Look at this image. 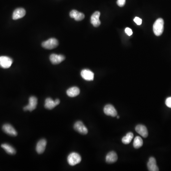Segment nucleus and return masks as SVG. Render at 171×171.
I'll return each instance as SVG.
<instances>
[{
	"label": "nucleus",
	"instance_id": "obj_1",
	"mask_svg": "<svg viewBox=\"0 0 171 171\" xmlns=\"http://www.w3.org/2000/svg\"><path fill=\"white\" fill-rule=\"evenodd\" d=\"M164 29V21L163 19L159 18L155 21L153 25V31L156 36L161 35Z\"/></svg>",
	"mask_w": 171,
	"mask_h": 171
},
{
	"label": "nucleus",
	"instance_id": "obj_2",
	"mask_svg": "<svg viewBox=\"0 0 171 171\" xmlns=\"http://www.w3.org/2000/svg\"><path fill=\"white\" fill-rule=\"evenodd\" d=\"M67 160L70 165L74 166L80 163L81 161V157L79 154L74 152L69 155Z\"/></svg>",
	"mask_w": 171,
	"mask_h": 171
},
{
	"label": "nucleus",
	"instance_id": "obj_3",
	"mask_svg": "<svg viewBox=\"0 0 171 171\" xmlns=\"http://www.w3.org/2000/svg\"><path fill=\"white\" fill-rule=\"evenodd\" d=\"M59 45L58 40L55 38H49L47 41H45L42 43L43 48L48 50H52L56 48Z\"/></svg>",
	"mask_w": 171,
	"mask_h": 171
},
{
	"label": "nucleus",
	"instance_id": "obj_4",
	"mask_svg": "<svg viewBox=\"0 0 171 171\" xmlns=\"http://www.w3.org/2000/svg\"><path fill=\"white\" fill-rule=\"evenodd\" d=\"M38 104V99L36 97L34 96L30 97L29 99V104L23 108L25 111H32L36 108Z\"/></svg>",
	"mask_w": 171,
	"mask_h": 171
},
{
	"label": "nucleus",
	"instance_id": "obj_5",
	"mask_svg": "<svg viewBox=\"0 0 171 171\" xmlns=\"http://www.w3.org/2000/svg\"><path fill=\"white\" fill-rule=\"evenodd\" d=\"M74 128L75 130L82 135H86L88 133V130L84 124L80 121H77L74 124Z\"/></svg>",
	"mask_w": 171,
	"mask_h": 171
},
{
	"label": "nucleus",
	"instance_id": "obj_6",
	"mask_svg": "<svg viewBox=\"0 0 171 171\" xmlns=\"http://www.w3.org/2000/svg\"><path fill=\"white\" fill-rule=\"evenodd\" d=\"M12 60L7 56L0 57V67L3 69H8L12 65Z\"/></svg>",
	"mask_w": 171,
	"mask_h": 171
},
{
	"label": "nucleus",
	"instance_id": "obj_7",
	"mask_svg": "<svg viewBox=\"0 0 171 171\" xmlns=\"http://www.w3.org/2000/svg\"><path fill=\"white\" fill-rule=\"evenodd\" d=\"M60 103V100L59 99H56L55 100H52V98L49 97L45 100V107L48 110H52L55 106Z\"/></svg>",
	"mask_w": 171,
	"mask_h": 171
},
{
	"label": "nucleus",
	"instance_id": "obj_8",
	"mask_svg": "<svg viewBox=\"0 0 171 171\" xmlns=\"http://www.w3.org/2000/svg\"><path fill=\"white\" fill-rule=\"evenodd\" d=\"M104 112L106 115L108 116H117V111L115 110L114 106L110 104L106 105L104 108Z\"/></svg>",
	"mask_w": 171,
	"mask_h": 171
},
{
	"label": "nucleus",
	"instance_id": "obj_9",
	"mask_svg": "<svg viewBox=\"0 0 171 171\" xmlns=\"http://www.w3.org/2000/svg\"><path fill=\"white\" fill-rule=\"evenodd\" d=\"M2 129L3 131L8 135L11 136H16L17 135V132L13 127L10 124H6L2 127Z\"/></svg>",
	"mask_w": 171,
	"mask_h": 171
},
{
	"label": "nucleus",
	"instance_id": "obj_10",
	"mask_svg": "<svg viewBox=\"0 0 171 171\" xmlns=\"http://www.w3.org/2000/svg\"><path fill=\"white\" fill-rule=\"evenodd\" d=\"M65 59V57L63 55H58L56 54H52L50 57L51 62L54 65L60 64L61 62L64 61Z\"/></svg>",
	"mask_w": 171,
	"mask_h": 171
},
{
	"label": "nucleus",
	"instance_id": "obj_11",
	"mask_svg": "<svg viewBox=\"0 0 171 171\" xmlns=\"http://www.w3.org/2000/svg\"><path fill=\"white\" fill-rule=\"evenodd\" d=\"M82 78L87 81H92L94 78V74L89 70H83L81 72Z\"/></svg>",
	"mask_w": 171,
	"mask_h": 171
},
{
	"label": "nucleus",
	"instance_id": "obj_12",
	"mask_svg": "<svg viewBox=\"0 0 171 171\" xmlns=\"http://www.w3.org/2000/svg\"><path fill=\"white\" fill-rule=\"evenodd\" d=\"M26 14V11L25 9L22 8H19L15 10L12 14V19L14 20L22 18Z\"/></svg>",
	"mask_w": 171,
	"mask_h": 171
},
{
	"label": "nucleus",
	"instance_id": "obj_13",
	"mask_svg": "<svg viewBox=\"0 0 171 171\" xmlns=\"http://www.w3.org/2000/svg\"><path fill=\"white\" fill-rule=\"evenodd\" d=\"M100 16V12L98 11L95 12L91 16L90 21L91 24L95 27L99 26L101 24V22L99 20Z\"/></svg>",
	"mask_w": 171,
	"mask_h": 171
},
{
	"label": "nucleus",
	"instance_id": "obj_14",
	"mask_svg": "<svg viewBox=\"0 0 171 171\" xmlns=\"http://www.w3.org/2000/svg\"><path fill=\"white\" fill-rule=\"evenodd\" d=\"M47 145V141L45 139H42L38 142L36 150L38 154H42L44 152Z\"/></svg>",
	"mask_w": 171,
	"mask_h": 171
},
{
	"label": "nucleus",
	"instance_id": "obj_15",
	"mask_svg": "<svg viewBox=\"0 0 171 171\" xmlns=\"http://www.w3.org/2000/svg\"><path fill=\"white\" fill-rule=\"evenodd\" d=\"M70 17L74 18L77 21L82 20L85 18V15L83 13L75 10H73L70 12Z\"/></svg>",
	"mask_w": 171,
	"mask_h": 171
},
{
	"label": "nucleus",
	"instance_id": "obj_16",
	"mask_svg": "<svg viewBox=\"0 0 171 171\" xmlns=\"http://www.w3.org/2000/svg\"><path fill=\"white\" fill-rule=\"evenodd\" d=\"M136 131L137 133L141 135L143 137L146 138L148 135V130L146 126L143 125H138L136 127Z\"/></svg>",
	"mask_w": 171,
	"mask_h": 171
},
{
	"label": "nucleus",
	"instance_id": "obj_17",
	"mask_svg": "<svg viewBox=\"0 0 171 171\" xmlns=\"http://www.w3.org/2000/svg\"><path fill=\"white\" fill-rule=\"evenodd\" d=\"M147 168L150 171H158L159 168L156 165V161L154 157H151L149 158L147 163Z\"/></svg>",
	"mask_w": 171,
	"mask_h": 171
},
{
	"label": "nucleus",
	"instance_id": "obj_18",
	"mask_svg": "<svg viewBox=\"0 0 171 171\" xmlns=\"http://www.w3.org/2000/svg\"><path fill=\"white\" fill-rule=\"evenodd\" d=\"M118 157L117 154L114 151H111L108 153L106 155V160L107 163L111 164L115 163L118 160Z\"/></svg>",
	"mask_w": 171,
	"mask_h": 171
},
{
	"label": "nucleus",
	"instance_id": "obj_19",
	"mask_svg": "<svg viewBox=\"0 0 171 171\" xmlns=\"http://www.w3.org/2000/svg\"><path fill=\"white\" fill-rule=\"evenodd\" d=\"M80 93V89L77 87H73L69 88L67 91V94L70 97H73L78 96Z\"/></svg>",
	"mask_w": 171,
	"mask_h": 171
},
{
	"label": "nucleus",
	"instance_id": "obj_20",
	"mask_svg": "<svg viewBox=\"0 0 171 171\" xmlns=\"http://www.w3.org/2000/svg\"><path fill=\"white\" fill-rule=\"evenodd\" d=\"M2 147L5 150V152L9 155H14L16 154V150L12 146L8 144H3L2 145Z\"/></svg>",
	"mask_w": 171,
	"mask_h": 171
},
{
	"label": "nucleus",
	"instance_id": "obj_21",
	"mask_svg": "<svg viewBox=\"0 0 171 171\" xmlns=\"http://www.w3.org/2000/svg\"><path fill=\"white\" fill-rule=\"evenodd\" d=\"M134 135L132 132H129L126 135V136L123 137L122 139V142L123 144L128 145L129 144L133 139Z\"/></svg>",
	"mask_w": 171,
	"mask_h": 171
},
{
	"label": "nucleus",
	"instance_id": "obj_22",
	"mask_svg": "<svg viewBox=\"0 0 171 171\" xmlns=\"http://www.w3.org/2000/svg\"><path fill=\"white\" fill-rule=\"evenodd\" d=\"M143 145V141L142 139L140 137H136L134 139V143H133V146L134 148L136 149L139 148L142 146Z\"/></svg>",
	"mask_w": 171,
	"mask_h": 171
},
{
	"label": "nucleus",
	"instance_id": "obj_23",
	"mask_svg": "<svg viewBox=\"0 0 171 171\" xmlns=\"http://www.w3.org/2000/svg\"><path fill=\"white\" fill-rule=\"evenodd\" d=\"M134 20L136 22V24H137V25H140L142 24V19L138 17H135Z\"/></svg>",
	"mask_w": 171,
	"mask_h": 171
},
{
	"label": "nucleus",
	"instance_id": "obj_24",
	"mask_svg": "<svg viewBox=\"0 0 171 171\" xmlns=\"http://www.w3.org/2000/svg\"><path fill=\"white\" fill-rule=\"evenodd\" d=\"M126 0H118L117 1V4L119 7H123L125 5L126 3Z\"/></svg>",
	"mask_w": 171,
	"mask_h": 171
},
{
	"label": "nucleus",
	"instance_id": "obj_25",
	"mask_svg": "<svg viewBox=\"0 0 171 171\" xmlns=\"http://www.w3.org/2000/svg\"><path fill=\"white\" fill-rule=\"evenodd\" d=\"M165 104L166 106L169 108H171V97H169L166 98L165 100Z\"/></svg>",
	"mask_w": 171,
	"mask_h": 171
},
{
	"label": "nucleus",
	"instance_id": "obj_26",
	"mask_svg": "<svg viewBox=\"0 0 171 171\" xmlns=\"http://www.w3.org/2000/svg\"><path fill=\"white\" fill-rule=\"evenodd\" d=\"M125 33L128 36L132 35V34H133L132 30L130 28H129L128 27L126 28V29H125Z\"/></svg>",
	"mask_w": 171,
	"mask_h": 171
},
{
	"label": "nucleus",
	"instance_id": "obj_27",
	"mask_svg": "<svg viewBox=\"0 0 171 171\" xmlns=\"http://www.w3.org/2000/svg\"><path fill=\"white\" fill-rule=\"evenodd\" d=\"M116 118H117V119H119L120 116L118 115V116H116Z\"/></svg>",
	"mask_w": 171,
	"mask_h": 171
}]
</instances>
